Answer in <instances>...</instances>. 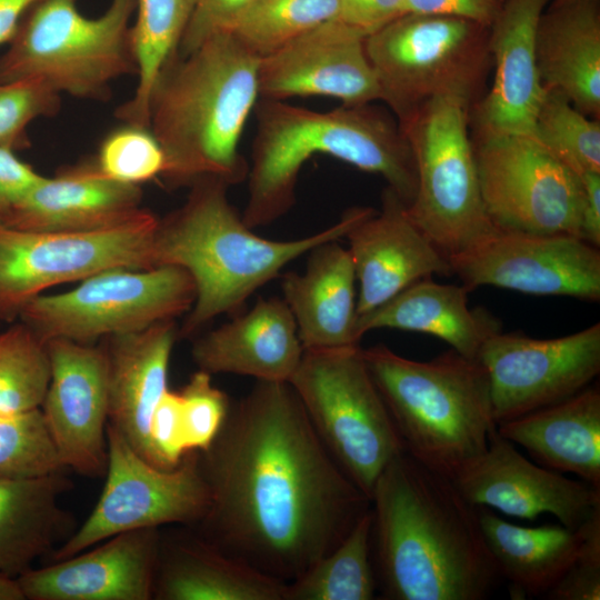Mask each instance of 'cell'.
I'll return each mask as SVG.
<instances>
[{
	"label": "cell",
	"mask_w": 600,
	"mask_h": 600,
	"mask_svg": "<svg viewBox=\"0 0 600 600\" xmlns=\"http://www.w3.org/2000/svg\"><path fill=\"white\" fill-rule=\"evenodd\" d=\"M210 493L206 540L286 583L370 509L313 429L289 382L257 381L199 451Z\"/></svg>",
	"instance_id": "6da1fadb"
},
{
	"label": "cell",
	"mask_w": 600,
	"mask_h": 600,
	"mask_svg": "<svg viewBox=\"0 0 600 600\" xmlns=\"http://www.w3.org/2000/svg\"><path fill=\"white\" fill-rule=\"evenodd\" d=\"M371 554L389 600H483L500 580L478 508L454 481L406 450L376 481Z\"/></svg>",
	"instance_id": "7a4b0ae2"
},
{
	"label": "cell",
	"mask_w": 600,
	"mask_h": 600,
	"mask_svg": "<svg viewBox=\"0 0 600 600\" xmlns=\"http://www.w3.org/2000/svg\"><path fill=\"white\" fill-rule=\"evenodd\" d=\"M259 61L230 32H220L163 66L150 91L148 127L163 150L168 187L203 178L230 187L247 179L239 142L259 98Z\"/></svg>",
	"instance_id": "3957f363"
},
{
	"label": "cell",
	"mask_w": 600,
	"mask_h": 600,
	"mask_svg": "<svg viewBox=\"0 0 600 600\" xmlns=\"http://www.w3.org/2000/svg\"><path fill=\"white\" fill-rule=\"evenodd\" d=\"M229 186L203 178L190 186L184 203L159 219L153 236V268L177 266L189 272L196 300L178 332L191 337L220 314H237L256 290L291 261L318 244L344 238L374 209L347 210L332 226L292 240L256 234L230 203Z\"/></svg>",
	"instance_id": "277c9868"
},
{
	"label": "cell",
	"mask_w": 600,
	"mask_h": 600,
	"mask_svg": "<svg viewBox=\"0 0 600 600\" xmlns=\"http://www.w3.org/2000/svg\"><path fill=\"white\" fill-rule=\"evenodd\" d=\"M257 131L248 171L244 223L256 229L286 214L296 201L303 164L314 154L381 176L408 206L417 191L411 147L398 122L369 106L314 111L282 100L256 104Z\"/></svg>",
	"instance_id": "5b68a950"
},
{
	"label": "cell",
	"mask_w": 600,
	"mask_h": 600,
	"mask_svg": "<svg viewBox=\"0 0 600 600\" xmlns=\"http://www.w3.org/2000/svg\"><path fill=\"white\" fill-rule=\"evenodd\" d=\"M362 356L409 454L452 479L486 451L497 423L478 359L450 349L416 361L384 344Z\"/></svg>",
	"instance_id": "8992f818"
},
{
	"label": "cell",
	"mask_w": 600,
	"mask_h": 600,
	"mask_svg": "<svg viewBox=\"0 0 600 600\" xmlns=\"http://www.w3.org/2000/svg\"><path fill=\"white\" fill-rule=\"evenodd\" d=\"M137 0H111L98 17L76 0H42L0 56V82L33 80L58 94L104 101L111 86L137 76L131 24Z\"/></svg>",
	"instance_id": "52a82bcc"
},
{
	"label": "cell",
	"mask_w": 600,
	"mask_h": 600,
	"mask_svg": "<svg viewBox=\"0 0 600 600\" xmlns=\"http://www.w3.org/2000/svg\"><path fill=\"white\" fill-rule=\"evenodd\" d=\"M364 49L399 124L438 96L471 103L491 62L489 27L441 14L407 12L369 34Z\"/></svg>",
	"instance_id": "ba28073f"
},
{
	"label": "cell",
	"mask_w": 600,
	"mask_h": 600,
	"mask_svg": "<svg viewBox=\"0 0 600 600\" xmlns=\"http://www.w3.org/2000/svg\"><path fill=\"white\" fill-rule=\"evenodd\" d=\"M289 383L330 454L370 500L383 469L404 449L362 349L304 350Z\"/></svg>",
	"instance_id": "9c48e42d"
},
{
	"label": "cell",
	"mask_w": 600,
	"mask_h": 600,
	"mask_svg": "<svg viewBox=\"0 0 600 600\" xmlns=\"http://www.w3.org/2000/svg\"><path fill=\"white\" fill-rule=\"evenodd\" d=\"M470 104L459 97L438 96L399 124L417 170L408 212L447 258L496 230L484 211L468 134Z\"/></svg>",
	"instance_id": "30bf717a"
},
{
	"label": "cell",
	"mask_w": 600,
	"mask_h": 600,
	"mask_svg": "<svg viewBox=\"0 0 600 600\" xmlns=\"http://www.w3.org/2000/svg\"><path fill=\"white\" fill-rule=\"evenodd\" d=\"M194 300V282L180 267L119 268L88 277L67 292L39 294L18 317L44 342L92 343L173 320L189 312Z\"/></svg>",
	"instance_id": "8fae6325"
},
{
	"label": "cell",
	"mask_w": 600,
	"mask_h": 600,
	"mask_svg": "<svg viewBox=\"0 0 600 600\" xmlns=\"http://www.w3.org/2000/svg\"><path fill=\"white\" fill-rule=\"evenodd\" d=\"M106 482L86 521L51 554L59 561L126 531L172 523H200L210 506L199 451H188L172 469L159 468L107 424Z\"/></svg>",
	"instance_id": "7c38bea8"
},
{
	"label": "cell",
	"mask_w": 600,
	"mask_h": 600,
	"mask_svg": "<svg viewBox=\"0 0 600 600\" xmlns=\"http://www.w3.org/2000/svg\"><path fill=\"white\" fill-rule=\"evenodd\" d=\"M158 218L143 211L114 228L91 232L32 231L0 223V321L46 289L110 269L153 268Z\"/></svg>",
	"instance_id": "4fadbf2b"
},
{
	"label": "cell",
	"mask_w": 600,
	"mask_h": 600,
	"mask_svg": "<svg viewBox=\"0 0 600 600\" xmlns=\"http://www.w3.org/2000/svg\"><path fill=\"white\" fill-rule=\"evenodd\" d=\"M480 193L501 231L580 238V177L532 136L478 133L473 144Z\"/></svg>",
	"instance_id": "5bb4252c"
},
{
	"label": "cell",
	"mask_w": 600,
	"mask_h": 600,
	"mask_svg": "<svg viewBox=\"0 0 600 600\" xmlns=\"http://www.w3.org/2000/svg\"><path fill=\"white\" fill-rule=\"evenodd\" d=\"M477 359L487 372L498 426L591 384L600 372V323L552 339L499 331Z\"/></svg>",
	"instance_id": "9a60e30c"
},
{
	"label": "cell",
	"mask_w": 600,
	"mask_h": 600,
	"mask_svg": "<svg viewBox=\"0 0 600 600\" xmlns=\"http://www.w3.org/2000/svg\"><path fill=\"white\" fill-rule=\"evenodd\" d=\"M448 260L451 274L469 292L493 286L534 296L600 300L599 248L577 237L496 229Z\"/></svg>",
	"instance_id": "2e32d148"
},
{
	"label": "cell",
	"mask_w": 600,
	"mask_h": 600,
	"mask_svg": "<svg viewBox=\"0 0 600 600\" xmlns=\"http://www.w3.org/2000/svg\"><path fill=\"white\" fill-rule=\"evenodd\" d=\"M50 381L40 410L66 469L100 477L108 461L106 348L68 339L47 341Z\"/></svg>",
	"instance_id": "e0dca14e"
},
{
	"label": "cell",
	"mask_w": 600,
	"mask_h": 600,
	"mask_svg": "<svg viewBox=\"0 0 600 600\" xmlns=\"http://www.w3.org/2000/svg\"><path fill=\"white\" fill-rule=\"evenodd\" d=\"M452 480L476 507L527 520L550 513L571 530L600 510L599 488L528 460L497 429L486 451Z\"/></svg>",
	"instance_id": "ac0fdd59"
},
{
	"label": "cell",
	"mask_w": 600,
	"mask_h": 600,
	"mask_svg": "<svg viewBox=\"0 0 600 600\" xmlns=\"http://www.w3.org/2000/svg\"><path fill=\"white\" fill-rule=\"evenodd\" d=\"M366 38L339 19L316 27L260 58L259 97L284 100L322 96L339 99L343 106L381 100L364 49Z\"/></svg>",
	"instance_id": "d6986e66"
},
{
	"label": "cell",
	"mask_w": 600,
	"mask_h": 600,
	"mask_svg": "<svg viewBox=\"0 0 600 600\" xmlns=\"http://www.w3.org/2000/svg\"><path fill=\"white\" fill-rule=\"evenodd\" d=\"M344 238L358 283V317L421 279L451 274L447 256L413 222L408 204L388 186L380 211L359 221Z\"/></svg>",
	"instance_id": "ffe728a7"
},
{
	"label": "cell",
	"mask_w": 600,
	"mask_h": 600,
	"mask_svg": "<svg viewBox=\"0 0 600 600\" xmlns=\"http://www.w3.org/2000/svg\"><path fill=\"white\" fill-rule=\"evenodd\" d=\"M160 548L158 528L126 531L17 580L29 600H150Z\"/></svg>",
	"instance_id": "44dd1931"
},
{
	"label": "cell",
	"mask_w": 600,
	"mask_h": 600,
	"mask_svg": "<svg viewBox=\"0 0 600 600\" xmlns=\"http://www.w3.org/2000/svg\"><path fill=\"white\" fill-rule=\"evenodd\" d=\"M552 0H504L489 27L491 88L476 110L478 133L531 134L546 94L536 57L539 20Z\"/></svg>",
	"instance_id": "7402d4cb"
},
{
	"label": "cell",
	"mask_w": 600,
	"mask_h": 600,
	"mask_svg": "<svg viewBox=\"0 0 600 600\" xmlns=\"http://www.w3.org/2000/svg\"><path fill=\"white\" fill-rule=\"evenodd\" d=\"M140 186L103 174L94 160L42 178L7 216L3 224L22 230L91 232L123 224L141 208Z\"/></svg>",
	"instance_id": "603a6c76"
},
{
	"label": "cell",
	"mask_w": 600,
	"mask_h": 600,
	"mask_svg": "<svg viewBox=\"0 0 600 600\" xmlns=\"http://www.w3.org/2000/svg\"><path fill=\"white\" fill-rule=\"evenodd\" d=\"M178 331L173 320L112 336L108 357V424L148 462L162 468L150 437L153 411L168 389L170 356ZM164 469V468H162Z\"/></svg>",
	"instance_id": "cb8c5ba5"
},
{
	"label": "cell",
	"mask_w": 600,
	"mask_h": 600,
	"mask_svg": "<svg viewBox=\"0 0 600 600\" xmlns=\"http://www.w3.org/2000/svg\"><path fill=\"white\" fill-rule=\"evenodd\" d=\"M303 347L286 301L260 298L246 313L197 338L191 356L200 370L289 382Z\"/></svg>",
	"instance_id": "d4e9b609"
},
{
	"label": "cell",
	"mask_w": 600,
	"mask_h": 600,
	"mask_svg": "<svg viewBox=\"0 0 600 600\" xmlns=\"http://www.w3.org/2000/svg\"><path fill=\"white\" fill-rule=\"evenodd\" d=\"M301 273L282 279L289 307L304 350L358 346L357 278L348 248L326 241L308 253Z\"/></svg>",
	"instance_id": "484cf974"
},
{
	"label": "cell",
	"mask_w": 600,
	"mask_h": 600,
	"mask_svg": "<svg viewBox=\"0 0 600 600\" xmlns=\"http://www.w3.org/2000/svg\"><path fill=\"white\" fill-rule=\"evenodd\" d=\"M497 432L526 449L537 463L572 473L600 489V389L589 384L557 403L497 426Z\"/></svg>",
	"instance_id": "4316f807"
},
{
	"label": "cell",
	"mask_w": 600,
	"mask_h": 600,
	"mask_svg": "<svg viewBox=\"0 0 600 600\" xmlns=\"http://www.w3.org/2000/svg\"><path fill=\"white\" fill-rule=\"evenodd\" d=\"M536 57L544 88L561 92L576 109L599 119V0L549 4L538 23Z\"/></svg>",
	"instance_id": "83f0119b"
},
{
	"label": "cell",
	"mask_w": 600,
	"mask_h": 600,
	"mask_svg": "<svg viewBox=\"0 0 600 600\" xmlns=\"http://www.w3.org/2000/svg\"><path fill=\"white\" fill-rule=\"evenodd\" d=\"M469 293L462 284L421 279L359 316L357 339L374 329L414 331L437 337L461 356L477 359L482 344L501 328L487 309L469 308Z\"/></svg>",
	"instance_id": "f1b7e54d"
},
{
	"label": "cell",
	"mask_w": 600,
	"mask_h": 600,
	"mask_svg": "<svg viewBox=\"0 0 600 600\" xmlns=\"http://www.w3.org/2000/svg\"><path fill=\"white\" fill-rule=\"evenodd\" d=\"M286 586L206 539H161L153 599L284 600Z\"/></svg>",
	"instance_id": "f546056e"
},
{
	"label": "cell",
	"mask_w": 600,
	"mask_h": 600,
	"mask_svg": "<svg viewBox=\"0 0 600 600\" xmlns=\"http://www.w3.org/2000/svg\"><path fill=\"white\" fill-rule=\"evenodd\" d=\"M71 488L63 472L0 479V573L18 578L51 554L74 530L60 497Z\"/></svg>",
	"instance_id": "4dcf8cb0"
},
{
	"label": "cell",
	"mask_w": 600,
	"mask_h": 600,
	"mask_svg": "<svg viewBox=\"0 0 600 600\" xmlns=\"http://www.w3.org/2000/svg\"><path fill=\"white\" fill-rule=\"evenodd\" d=\"M487 547L500 577L514 593L546 596L578 556L582 531L561 523L540 527L513 524L492 509L477 507Z\"/></svg>",
	"instance_id": "1f68e13d"
},
{
	"label": "cell",
	"mask_w": 600,
	"mask_h": 600,
	"mask_svg": "<svg viewBox=\"0 0 600 600\" xmlns=\"http://www.w3.org/2000/svg\"><path fill=\"white\" fill-rule=\"evenodd\" d=\"M193 4L194 0H137L131 24L137 84L132 96L116 109L123 123L148 127L151 88L178 51Z\"/></svg>",
	"instance_id": "d6a6232c"
},
{
	"label": "cell",
	"mask_w": 600,
	"mask_h": 600,
	"mask_svg": "<svg viewBox=\"0 0 600 600\" xmlns=\"http://www.w3.org/2000/svg\"><path fill=\"white\" fill-rule=\"evenodd\" d=\"M371 508L327 554L286 586L284 600H372Z\"/></svg>",
	"instance_id": "836d02e7"
},
{
	"label": "cell",
	"mask_w": 600,
	"mask_h": 600,
	"mask_svg": "<svg viewBox=\"0 0 600 600\" xmlns=\"http://www.w3.org/2000/svg\"><path fill=\"white\" fill-rule=\"evenodd\" d=\"M339 16V0H252L228 31L263 58Z\"/></svg>",
	"instance_id": "e575fe53"
},
{
	"label": "cell",
	"mask_w": 600,
	"mask_h": 600,
	"mask_svg": "<svg viewBox=\"0 0 600 600\" xmlns=\"http://www.w3.org/2000/svg\"><path fill=\"white\" fill-rule=\"evenodd\" d=\"M49 381L47 342L22 321L0 331V416L40 409Z\"/></svg>",
	"instance_id": "d590c367"
},
{
	"label": "cell",
	"mask_w": 600,
	"mask_h": 600,
	"mask_svg": "<svg viewBox=\"0 0 600 600\" xmlns=\"http://www.w3.org/2000/svg\"><path fill=\"white\" fill-rule=\"evenodd\" d=\"M530 136L578 177L600 172V121L561 92L546 90Z\"/></svg>",
	"instance_id": "8d00e7d4"
},
{
	"label": "cell",
	"mask_w": 600,
	"mask_h": 600,
	"mask_svg": "<svg viewBox=\"0 0 600 600\" xmlns=\"http://www.w3.org/2000/svg\"><path fill=\"white\" fill-rule=\"evenodd\" d=\"M40 409L0 416V479L63 472Z\"/></svg>",
	"instance_id": "74e56055"
},
{
	"label": "cell",
	"mask_w": 600,
	"mask_h": 600,
	"mask_svg": "<svg viewBox=\"0 0 600 600\" xmlns=\"http://www.w3.org/2000/svg\"><path fill=\"white\" fill-rule=\"evenodd\" d=\"M94 162L107 177L140 186L162 176L166 158L148 127L123 123L102 139Z\"/></svg>",
	"instance_id": "f35d334b"
},
{
	"label": "cell",
	"mask_w": 600,
	"mask_h": 600,
	"mask_svg": "<svg viewBox=\"0 0 600 600\" xmlns=\"http://www.w3.org/2000/svg\"><path fill=\"white\" fill-rule=\"evenodd\" d=\"M60 106L61 96L41 82H0V146L14 151L28 148L29 126L56 116Z\"/></svg>",
	"instance_id": "ab89813d"
},
{
	"label": "cell",
	"mask_w": 600,
	"mask_h": 600,
	"mask_svg": "<svg viewBox=\"0 0 600 600\" xmlns=\"http://www.w3.org/2000/svg\"><path fill=\"white\" fill-rule=\"evenodd\" d=\"M198 370L179 392L184 441L188 451H203L221 429L230 409L228 397Z\"/></svg>",
	"instance_id": "60d3db41"
},
{
	"label": "cell",
	"mask_w": 600,
	"mask_h": 600,
	"mask_svg": "<svg viewBox=\"0 0 600 600\" xmlns=\"http://www.w3.org/2000/svg\"><path fill=\"white\" fill-rule=\"evenodd\" d=\"M577 558L560 580L546 593L551 600L600 599V510L582 526Z\"/></svg>",
	"instance_id": "b9f144b4"
},
{
	"label": "cell",
	"mask_w": 600,
	"mask_h": 600,
	"mask_svg": "<svg viewBox=\"0 0 600 600\" xmlns=\"http://www.w3.org/2000/svg\"><path fill=\"white\" fill-rule=\"evenodd\" d=\"M150 437L164 469L177 467L188 452L179 392L168 390L158 402L151 418Z\"/></svg>",
	"instance_id": "7bdbcfd3"
},
{
	"label": "cell",
	"mask_w": 600,
	"mask_h": 600,
	"mask_svg": "<svg viewBox=\"0 0 600 600\" xmlns=\"http://www.w3.org/2000/svg\"><path fill=\"white\" fill-rule=\"evenodd\" d=\"M252 0H194L177 53L186 56L210 37L226 32Z\"/></svg>",
	"instance_id": "ee69618b"
},
{
	"label": "cell",
	"mask_w": 600,
	"mask_h": 600,
	"mask_svg": "<svg viewBox=\"0 0 600 600\" xmlns=\"http://www.w3.org/2000/svg\"><path fill=\"white\" fill-rule=\"evenodd\" d=\"M407 12L406 0H339L338 19L368 37Z\"/></svg>",
	"instance_id": "f6af8a7d"
},
{
	"label": "cell",
	"mask_w": 600,
	"mask_h": 600,
	"mask_svg": "<svg viewBox=\"0 0 600 600\" xmlns=\"http://www.w3.org/2000/svg\"><path fill=\"white\" fill-rule=\"evenodd\" d=\"M41 178L14 150L0 146V223Z\"/></svg>",
	"instance_id": "bcb514c9"
},
{
	"label": "cell",
	"mask_w": 600,
	"mask_h": 600,
	"mask_svg": "<svg viewBox=\"0 0 600 600\" xmlns=\"http://www.w3.org/2000/svg\"><path fill=\"white\" fill-rule=\"evenodd\" d=\"M504 0H406L407 11L468 19L490 27Z\"/></svg>",
	"instance_id": "7dc6e473"
},
{
	"label": "cell",
	"mask_w": 600,
	"mask_h": 600,
	"mask_svg": "<svg viewBox=\"0 0 600 600\" xmlns=\"http://www.w3.org/2000/svg\"><path fill=\"white\" fill-rule=\"evenodd\" d=\"M583 187V204L580 220V239L600 247V172H587L580 177Z\"/></svg>",
	"instance_id": "c3c4849f"
},
{
	"label": "cell",
	"mask_w": 600,
	"mask_h": 600,
	"mask_svg": "<svg viewBox=\"0 0 600 600\" xmlns=\"http://www.w3.org/2000/svg\"><path fill=\"white\" fill-rule=\"evenodd\" d=\"M42 0H0V46L8 44L28 11Z\"/></svg>",
	"instance_id": "681fc988"
},
{
	"label": "cell",
	"mask_w": 600,
	"mask_h": 600,
	"mask_svg": "<svg viewBox=\"0 0 600 600\" xmlns=\"http://www.w3.org/2000/svg\"><path fill=\"white\" fill-rule=\"evenodd\" d=\"M17 578L0 573V600H24Z\"/></svg>",
	"instance_id": "f907efd6"
},
{
	"label": "cell",
	"mask_w": 600,
	"mask_h": 600,
	"mask_svg": "<svg viewBox=\"0 0 600 600\" xmlns=\"http://www.w3.org/2000/svg\"><path fill=\"white\" fill-rule=\"evenodd\" d=\"M573 1H577V0H552L550 2V4L551 6H560V4H566V3L573 2Z\"/></svg>",
	"instance_id": "816d5d0a"
}]
</instances>
